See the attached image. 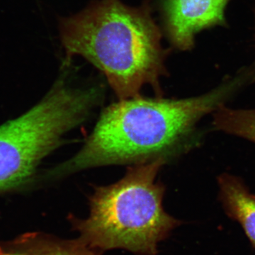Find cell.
Instances as JSON below:
<instances>
[{"label": "cell", "instance_id": "9", "mask_svg": "<svg viewBox=\"0 0 255 255\" xmlns=\"http://www.w3.org/2000/svg\"><path fill=\"white\" fill-rule=\"evenodd\" d=\"M254 11H255V9H254Z\"/></svg>", "mask_w": 255, "mask_h": 255}, {"label": "cell", "instance_id": "1", "mask_svg": "<svg viewBox=\"0 0 255 255\" xmlns=\"http://www.w3.org/2000/svg\"><path fill=\"white\" fill-rule=\"evenodd\" d=\"M255 80V71L250 67L199 97L169 100L137 96L112 104L102 112L80 151L57 170L69 174L100 166L167 159L202 117L219 110Z\"/></svg>", "mask_w": 255, "mask_h": 255}, {"label": "cell", "instance_id": "4", "mask_svg": "<svg viewBox=\"0 0 255 255\" xmlns=\"http://www.w3.org/2000/svg\"><path fill=\"white\" fill-rule=\"evenodd\" d=\"M97 87L61 82L27 113L0 127V193L23 185L62 137L83 123L103 98Z\"/></svg>", "mask_w": 255, "mask_h": 255}, {"label": "cell", "instance_id": "8", "mask_svg": "<svg viewBox=\"0 0 255 255\" xmlns=\"http://www.w3.org/2000/svg\"><path fill=\"white\" fill-rule=\"evenodd\" d=\"M0 255H24L21 253H10V252L2 251L0 250Z\"/></svg>", "mask_w": 255, "mask_h": 255}, {"label": "cell", "instance_id": "5", "mask_svg": "<svg viewBox=\"0 0 255 255\" xmlns=\"http://www.w3.org/2000/svg\"><path fill=\"white\" fill-rule=\"evenodd\" d=\"M231 0H162L165 31L174 48L189 51L199 32L228 27L225 11Z\"/></svg>", "mask_w": 255, "mask_h": 255}, {"label": "cell", "instance_id": "7", "mask_svg": "<svg viewBox=\"0 0 255 255\" xmlns=\"http://www.w3.org/2000/svg\"><path fill=\"white\" fill-rule=\"evenodd\" d=\"M220 198L228 216L236 220L255 248V195L238 177L225 174L219 178Z\"/></svg>", "mask_w": 255, "mask_h": 255}, {"label": "cell", "instance_id": "3", "mask_svg": "<svg viewBox=\"0 0 255 255\" xmlns=\"http://www.w3.org/2000/svg\"><path fill=\"white\" fill-rule=\"evenodd\" d=\"M164 157L139 162L108 186L95 188L85 220L72 218L80 240L95 251L122 249L137 255H157V244L180 222L162 206L164 187L156 182Z\"/></svg>", "mask_w": 255, "mask_h": 255}, {"label": "cell", "instance_id": "6", "mask_svg": "<svg viewBox=\"0 0 255 255\" xmlns=\"http://www.w3.org/2000/svg\"><path fill=\"white\" fill-rule=\"evenodd\" d=\"M0 250L24 255H101L80 239L62 240L43 233H26L6 243Z\"/></svg>", "mask_w": 255, "mask_h": 255}, {"label": "cell", "instance_id": "2", "mask_svg": "<svg viewBox=\"0 0 255 255\" xmlns=\"http://www.w3.org/2000/svg\"><path fill=\"white\" fill-rule=\"evenodd\" d=\"M66 59L80 55L105 75L119 100L137 97L145 85L160 93L168 52L150 6L102 0L61 23Z\"/></svg>", "mask_w": 255, "mask_h": 255}]
</instances>
